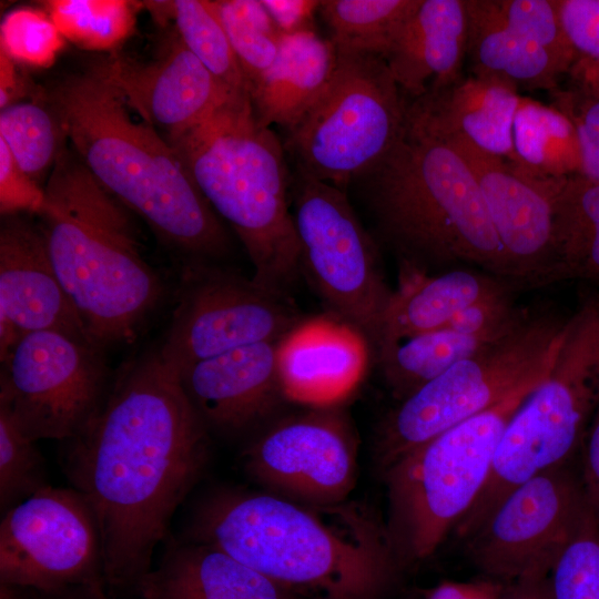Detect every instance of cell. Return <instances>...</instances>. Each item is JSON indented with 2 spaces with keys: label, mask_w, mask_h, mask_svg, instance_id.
<instances>
[{
  "label": "cell",
  "mask_w": 599,
  "mask_h": 599,
  "mask_svg": "<svg viewBox=\"0 0 599 599\" xmlns=\"http://www.w3.org/2000/svg\"><path fill=\"white\" fill-rule=\"evenodd\" d=\"M209 430L158 349L126 363L63 469L89 502L112 592L133 590L209 463Z\"/></svg>",
  "instance_id": "6da1fadb"
},
{
  "label": "cell",
  "mask_w": 599,
  "mask_h": 599,
  "mask_svg": "<svg viewBox=\"0 0 599 599\" xmlns=\"http://www.w3.org/2000/svg\"><path fill=\"white\" fill-rule=\"evenodd\" d=\"M182 540L214 547L301 599H380L399 565L385 526L365 508L267 491L207 495Z\"/></svg>",
  "instance_id": "7a4b0ae2"
},
{
  "label": "cell",
  "mask_w": 599,
  "mask_h": 599,
  "mask_svg": "<svg viewBox=\"0 0 599 599\" xmlns=\"http://www.w3.org/2000/svg\"><path fill=\"white\" fill-rule=\"evenodd\" d=\"M44 94L94 179L141 216L183 264L227 256L231 240L222 220L173 146L134 118L99 62L64 75Z\"/></svg>",
  "instance_id": "3957f363"
},
{
  "label": "cell",
  "mask_w": 599,
  "mask_h": 599,
  "mask_svg": "<svg viewBox=\"0 0 599 599\" xmlns=\"http://www.w3.org/2000/svg\"><path fill=\"white\" fill-rule=\"evenodd\" d=\"M43 191L38 226L90 339L104 351L130 343L164 286L142 257L129 209L71 148L59 156Z\"/></svg>",
  "instance_id": "277c9868"
},
{
  "label": "cell",
  "mask_w": 599,
  "mask_h": 599,
  "mask_svg": "<svg viewBox=\"0 0 599 599\" xmlns=\"http://www.w3.org/2000/svg\"><path fill=\"white\" fill-rule=\"evenodd\" d=\"M361 181L378 232L399 265L428 273L469 263L511 281L470 166L450 143L409 121L407 113L396 144Z\"/></svg>",
  "instance_id": "5b68a950"
},
{
  "label": "cell",
  "mask_w": 599,
  "mask_h": 599,
  "mask_svg": "<svg viewBox=\"0 0 599 599\" xmlns=\"http://www.w3.org/2000/svg\"><path fill=\"white\" fill-rule=\"evenodd\" d=\"M216 215L236 233L253 280L290 296L301 274L283 143L256 119L248 93L167 141Z\"/></svg>",
  "instance_id": "8992f818"
},
{
  "label": "cell",
  "mask_w": 599,
  "mask_h": 599,
  "mask_svg": "<svg viewBox=\"0 0 599 599\" xmlns=\"http://www.w3.org/2000/svg\"><path fill=\"white\" fill-rule=\"evenodd\" d=\"M599 407V292L564 325L555 359L507 424L486 484L457 524L468 538L514 488L567 464Z\"/></svg>",
  "instance_id": "52a82bcc"
},
{
  "label": "cell",
  "mask_w": 599,
  "mask_h": 599,
  "mask_svg": "<svg viewBox=\"0 0 599 599\" xmlns=\"http://www.w3.org/2000/svg\"><path fill=\"white\" fill-rule=\"evenodd\" d=\"M539 383L517 389L382 470L387 489L384 526L399 564L428 558L456 528L486 484L507 424Z\"/></svg>",
  "instance_id": "ba28073f"
},
{
  "label": "cell",
  "mask_w": 599,
  "mask_h": 599,
  "mask_svg": "<svg viewBox=\"0 0 599 599\" xmlns=\"http://www.w3.org/2000/svg\"><path fill=\"white\" fill-rule=\"evenodd\" d=\"M335 72L283 141L295 170L343 189L367 175L400 138L408 102L386 61L338 51Z\"/></svg>",
  "instance_id": "9c48e42d"
},
{
  "label": "cell",
  "mask_w": 599,
  "mask_h": 599,
  "mask_svg": "<svg viewBox=\"0 0 599 599\" xmlns=\"http://www.w3.org/2000/svg\"><path fill=\"white\" fill-rule=\"evenodd\" d=\"M565 322L549 314H527L508 335L399 400L376 435L380 470L517 389L542 380L555 359Z\"/></svg>",
  "instance_id": "30bf717a"
},
{
  "label": "cell",
  "mask_w": 599,
  "mask_h": 599,
  "mask_svg": "<svg viewBox=\"0 0 599 599\" xmlns=\"http://www.w3.org/2000/svg\"><path fill=\"white\" fill-rule=\"evenodd\" d=\"M290 203L301 274L323 302L325 313L361 332L376 353L393 295L377 244L338 186L295 170Z\"/></svg>",
  "instance_id": "8fae6325"
},
{
  "label": "cell",
  "mask_w": 599,
  "mask_h": 599,
  "mask_svg": "<svg viewBox=\"0 0 599 599\" xmlns=\"http://www.w3.org/2000/svg\"><path fill=\"white\" fill-rule=\"evenodd\" d=\"M104 352L58 331L23 335L0 357V407L34 441L77 437L111 386Z\"/></svg>",
  "instance_id": "7c38bea8"
},
{
  "label": "cell",
  "mask_w": 599,
  "mask_h": 599,
  "mask_svg": "<svg viewBox=\"0 0 599 599\" xmlns=\"http://www.w3.org/2000/svg\"><path fill=\"white\" fill-rule=\"evenodd\" d=\"M0 585L45 597H104L100 530L78 490L50 485L3 514Z\"/></svg>",
  "instance_id": "4fadbf2b"
},
{
  "label": "cell",
  "mask_w": 599,
  "mask_h": 599,
  "mask_svg": "<svg viewBox=\"0 0 599 599\" xmlns=\"http://www.w3.org/2000/svg\"><path fill=\"white\" fill-rule=\"evenodd\" d=\"M304 317L290 296L215 262L182 264L162 361L177 373L196 362L257 343H277Z\"/></svg>",
  "instance_id": "5bb4252c"
},
{
  "label": "cell",
  "mask_w": 599,
  "mask_h": 599,
  "mask_svg": "<svg viewBox=\"0 0 599 599\" xmlns=\"http://www.w3.org/2000/svg\"><path fill=\"white\" fill-rule=\"evenodd\" d=\"M589 501L566 465L514 488L470 535L475 566L500 582L548 578Z\"/></svg>",
  "instance_id": "9a60e30c"
},
{
  "label": "cell",
  "mask_w": 599,
  "mask_h": 599,
  "mask_svg": "<svg viewBox=\"0 0 599 599\" xmlns=\"http://www.w3.org/2000/svg\"><path fill=\"white\" fill-rule=\"evenodd\" d=\"M358 440L341 405L308 407L268 425L244 450L245 473L270 494L307 505L346 501Z\"/></svg>",
  "instance_id": "2e32d148"
},
{
  "label": "cell",
  "mask_w": 599,
  "mask_h": 599,
  "mask_svg": "<svg viewBox=\"0 0 599 599\" xmlns=\"http://www.w3.org/2000/svg\"><path fill=\"white\" fill-rule=\"evenodd\" d=\"M444 140L474 172L505 252L511 282L532 285L556 281L552 199L564 179L537 180L467 142Z\"/></svg>",
  "instance_id": "e0dca14e"
},
{
  "label": "cell",
  "mask_w": 599,
  "mask_h": 599,
  "mask_svg": "<svg viewBox=\"0 0 599 599\" xmlns=\"http://www.w3.org/2000/svg\"><path fill=\"white\" fill-rule=\"evenodd\" d=\"M99 64L128 106L166 141L202 123L234 94L191 53L175 31L151 61L112 53Z\"/></svg>",
  "instance_id": "ac0fdd59"
},
{
  "label": "cell",
  "mask_w": 599,
  "mask_h": 599,
  "mask_svg": "<svg viewBox=\"0 0 599 599\" xmlns=\"http://www.w3.org/2000/svg\"><path fill=\"white\" fill-rule=\"evenodd\" d=\"M39 331H58L92 342L54 271L39 226L20 214L3 215L0 357L20 337Z\"/></svg>",
  "instance_id": "d6986e66"
},
{
  "label": "cell",
  "mask_w": 599,
  "mask_h": 599,
  "mask_svg": "<svg viewBox=\"0 0 599 599\" xmlns=\"http://www.w3.org/2000/svg\"><path fill=\"white\" fill-rule=\"evenodd\" d=\"M276 346L273 342L242 346L179 372L182 387L209 433L244 434L270 419L286 402Z\"/></svg>",
  "instance_id": "ffe728a7"
},
{
  "label": "cell",
  "mask_w": 599,
  "mask_h": 599,
  "mask_svg": "<svg viewBox=\"0 0 599 599\" xmlns=\"http://www.w3.org/2000/svg\"><path fill=\"white\" fill-rule=\"evenodd\" d=\"M373 357L368 339L347 323L328 313L304 317L276 346L285 399L308 407L341 405Z\"/></svg>",
  "instance_id": "44dd1931"
},
{
  "label": "cell",
  "mask_w": 599,
  "mask_h": 599,
  "mask_svg": "<svg viewBox=\"0 0 599 599\" xmlns=\"http://www.w3.org/2000/svg\"><path fill=\"white\" fill-rule=\"evenodd\" d=\"M520 98L512 81L470 72L408 102L407 119L438 136L467 142L516 166L512 128Z\"/></svg>",
  "instance_id": "7402d4cb"
},
{
  "label": "cell",
  "mask_w": 599,
  "mask_h": 599,
  "mask_svg": "<svg viewBox=\"0 0 599 599\" xmlns=\"http://www.w3.org/2000/svg\"><path fill=\"white\" fill-rule=\"evenodd\" d=\"M467 38L466 0H420L384 60L402 92L414 100L463 77Z\"/></svg>",
  "instance_id": "603a6c76"
},
{
  "label": "cell",
  "mask_w": 599,
  "mask_h": 599,
  "mask_svg": "<svg viewBox=\"0 0 599 599\" xmlns=\"http://www.w3.org/2000/svg\"><path fill=\"white\" fill-rule=\"evenodd\" d=\"M134 591L141 599H301L227 554L182 539L169 542Z\"/></svg>",
  "instance_id": "cb8c5ba5"
},
{
  "label": "cell",
  "mask_w": 599,
  "mask_h": 599,
  "mask_svg": "<svg viewBox=\"0 0 599 599\" xmlns=\"http://www.w3.org/2000/svg\"><path fill=\"white\" fill-rule=\"evenodd\" d=\"M337 61L334 43L315 29L281 35L275 60L248 90L258 122L292 126L327 87Z\"/></svg>",
  "instance_id": "d4e9b609"
},
{
  "label": "cell",
  "mask_w": 599,
  "mask_h": 599,
  "mask_svg": "<svg viewBox=\"0 0 599 599\" xmlns=\"http://www.w3.org/2000/svg\"><path fill=\"white\" fill-rule=\"evenodd\" d=\"M506 290L507 282L468 270L430 275L399 265L398 286L385 313L377 349L417 333L443 328L460 309Z\"/></svg>",
  "instance_id": "484cf974"
},
{
  "label": "cell",
  "mask_w": 599,
  "mask_h": 599,
  "mask_svg": "<svg viewBox=\"0 0 599 599\" xmlns=\"http://www.w3.org/2000/svg\"><path fill=\"white\" fill-rule=\"evenodd\" d=\"M470 72L488 73L512 81L517 87L558 88L569 70L534 40L509 27L496 0H466Z\"/></svg>",
  "instance_id": "4316f807"
},
{
  "label": "cell",
  "mask_w": 599,
  "mask_h": 599,
  "mask_svg": "<svg viewBox=\"0 0 599 599\" xmlns=\"http://www.w3.org/2000/svg\"><path fill=\"white\" fill-rule=\"evenodd\" d=\"M510 332L468 335L443 327L385 344L377 349L375 361L393 395L403 400L458 362Z\"/></svg>",
  "instance_id": "83f0119b"
},
{
  "label": "cell",
  "mask_w": 599,
  "mask_h": 599,
  "mask_svg": "<svg viewBox=\"0 0 599 599\" xmlns=\"http://www.w3.org/2000/svg\"><path fill=\"white\" fill-rule=\"evenodd\" d=\"M552 202L556 281L599 282V181L564 179Z\"/></svg>",
  "instance_id": "f1b7e54d"
},
{
  "label": "cell",
  "mask_w": 599,
  "mask_h": 599,
  "mask_svg": "<svg viewBox=\"0 0 599 599\" xmlns=\"http://www.w3.org/2000/svg\"><path fill=\"white\" fill-rule=\"evenodd\" d=\"M512 141L516 167L534 179L561 180L580 172L576 129L554 105L521 97L515 114Z\"/></svg>",
  "instance_id": "f546056e"
},
{
  "label": "cell",
  "mask_w": 599,
  "mask_h": 599,
  "mask_svg": "<svg viewBox=\"0 0 599 599\" xmlns=\"http://www.w3.org/2000/svg\"><path fill=\"white\" fill-rule=\"evenodd\" d=\"M420 0H322L318 13L338 51L384 59Z\"/></svg>",
  "instance_id": "4dcf8cb0"
},
{
  "label": "cell",
  "mask_w": 599,
  "mask_h": 599,
  "mask_svg": "<svg viewBox=\"0 0 599 599\" xmlns=\"http://www.w3.org/2000/svg\"><path fill=\"white\" fill-rule=\"evenodd\" d=\"M0 140L20 167L40 185L67 149L68 135L44 91L0 112Z\"/></svg>",
  "instance_id": "1f68e13d"
},
{
  "label": "cell",
  "mask_w": 599,
  "mask_h": 599,
  "mask_svg": "<svg viewBox=\"0 0 599 599\" xmlns=\"http://www.w3.org/2000/svg\"><path fill=\"white\" fill-rule=\"evenodd\" d=\"M154 12L173 20L175 32L191 53L231 93H248L214 1L174 0L151 2Z\"/></svg>",
  "instance_id": "d6a6232c"
},
{
  "label": "cell",
  "mask_w": 599,
  "mask_h": 599,
  "mask_svg": "<svg viewBox=\"0 0 599 599\" xmlns=\"http://www.w3.org/2000/svg\"><path fill=\"white\" fill-rule=\"evenodd\" d=\"M45 12L65 40L93 51H112L132 33L136 3L125 0H52Z\"/></svg>",
  "instance_id": "836d02e7"
},
{
  "label": "cell",
  "mask_w": 599,
  "mask_h": 599,
  "mask_svg": "<svg viewBox=\"0 0 599 599\" xmlns=\"http://www.w3.org/2000/svg\"><path fill=\"white\" fill-rule=\"evenodd\" d=\"M214 4L250 90L275 60L281 33L262 0H219Z\"/></svg>",
  "instance_id": "e575fe53"
},
{
  "label": "cell",
  "mask_w": 599,
  "mask_h": 599,
  "mask_svg": "<svg viewBox=\"0 0 599 599\" xmlns=\"http://www.w3.org/2000/svg\"><path fill=\"white\" fill-rule=\"evenodd\" d=\"M551 599H599V518L590 504L548 579Z\"/></svg>",
  "instance_id": "d590c367"
},
{
  "label": "cell",
  "mask_w": 599,
  "mask_h": 599,
  "mask_svg": "<svg viewBox=\"0 0 599 599\" xmlns=\"http://www.w3.org/2000/svg\"><path fill=\"white\" fill-rule=\"evenodd\" d=\"M44 459L37 441L26 436L0 407V508L2 515L49 487Z\"/></svg>",
  "instance_id": "8d00e7d4"
},
{
  "label": "cell",
  "mask_w": 599,
  "mask_h": 599,
  "mask_svg": "<svg viewBox=\"0 0 599 599\" xmlns=\"http://www.w3.org/2000/svg\"><path fill=\"white\" fill-rule=\"evenodd\" d=\"M0 40V51L14 62L48 68L62 50L65 39L47 12L19 8L4 16Z\"/></svg>",
  "instance_id": "74e56055"
},
{
  "label": "cell",
  "mask_w": 599,
  "mask_h": 599,
  "mask_svg": "<svg viewBox=\"0 0 599 599\" xmlns=\"http://www.w3.org/2000/svg\"><path fill=\"white\" fill-rule=\"evenodd\" d=\"M504 21L551 53L570 72L576 53L564 31L557 0H496Z\"/></svg>",
  "instance_id": "f35d334b"
},
{
  "label": "cell",
  "mask_w": 599,
  "mask_h": 599,
  "mask_svg": "<svg viewBox=\"0 0 599 599\" xmlns=\"http://www.w3.org/2000/svg\"><path fill=\"white\" fill-rule=\"evenodd\" d=\"M552 104L573 124L580 150L578 175L599 181V92L571 80L568 89L551 92Z\"/></svg>",
  "instance_id": "ab89813d"
},
{
  "label": "cell",
  "mask_w": 599,
  "mask_h": 599,
  "mask_svg": "<svg viewBox=\"0 0 599 599\" xmlns=\"http://www.w3.org/2000/svg\"><path fill=\"white\" fill-rule=\"evenodd\" d=\"M561 24L577 60L599 61V0H557Z\"/></svg>",
  "instance_id": "60d3db41"
},
{
  "label": "cell",
  "mask_w": 599,
  "mask_h": 599,
  "mask_svg": "<svg viewBox=\"0 0 599 599\" xmlns=\"http://www.w3.org/2000/svg\"><path fill=\"white\" fill-rule=\"evenodd\" d=\"M44 191L17 163L0 140V207L2 215L20 212L38 213Z\"/></svg>",
  "instance_id": "b9f144b4"
},
{
  "label": "cell",
  "mask_w": 599,
  "mask_h": 599,
  "mask_svg": "<svg viewBox=\"0 0 599 599\" xmlns=\"http://www.w3.org/2000/svg\"><path fill=\"white\" fill-rule=\"evenodd\" d=\"M281 35L314 29L313 17L321 1L262 0Z\"/></svg>",
  "instance_id": "7bdbcfd3"
},
{
  "label": "cell",
  "mask_w": 599,
  "mask_h": 599,
  "mask_svg": "<svg viewBox=\"0 0 599 599\" xmlns=\"http://www.w3.org/2000/svg\"><path fill=\"white\" fill-rule=\"evenodd\" d=\"M581 481L586 497L599 518V407L587 430Z\"/></svg>",
  "instance_id": "ee69618b"
},
{
  "label": "cell",
  "mask_w": 599,
  "mask_h": 599,
  "mask_svg": "<svg viewBox=\"0 0 599 599\" xmlns=\"http://www.w3.org/2000/svg\"><path fill=\"white\" fill-rule=\"evenodd\" d=\"M505 583L495 579L470 582L443 581L425 599H499Z\"/></svg>",
  "instance_id": "f6af8a7d"
},
{
  "label": "cell",
  "mask_w": 599,
  "mask_h": 599,
  "mask_svg": "<svg viewBox=\"0 0 599 599\" xmlns=\"http://www.w3.org/2000/svg\"><path fill=\"white\" fill-rule=\"evenodd\" d=\"M16 63L0 51V109L21 101L29 90V84L22 78Z\"/></svg>",
  "instance_id": "bcb514c9"
},
{
  "label": "cell",
  "mask_w": 599,
  "mask_h": 599,
  "mask_svg": "<svg viewBox=\"0 0 599 599\" xmlns=\"http://www.w3.org/2000/svg\"><path fill=\"white\" fill-rule=\"evenodd\" d=\"M499 599H551L548 578L506 583Z\"/></svg>",
  "instance_id": "7dc6e473"
},
{
  "label": "cell",
  "mask_w": 599,
  "mask_h": 599,
  "mask_svg": "<svg viewBox=\"0 0 599 599\" xmlns=\"http://www.w3.org/2000/svg\"><path fill=\"white\" fill-rule=\"evenodd\" d=\"M569 75L572 81L585 84L599 92V61L577 60Z\"/></svg>",
  "instance_id": "c3c4849f"
},
{
  "label": "cell",
  "mask_w": 599,
  "mask_h": 599,
  "mask_svg": "<svg viewBox=\"0 0 599 599\" xmlns=\"http://www.w3.org/2000/svg\"><path fill=\"white\" fill-rule=\"evenodd\" d=\"M18 591L19 589L0 585V599H21Z\"/></svg>",
  "instance_id": "681fc988"
},
{
  "label": "cell",
  "mask_w": 599,
  "mask_h": 599,
  "mask_svg": "<svg viewBox=\"0 0 599 599\" xmlns=\"http://www.w3.org/2000/svg\"><path fill=\"white\" fill-rule=\"evenodd\" d=\"M48 599H105L104 597H98L89 593H82V596L78 598L61 596V597H47Z\"/></svg>",
  "instance_id": "f907efd6"
}]
</instances>
